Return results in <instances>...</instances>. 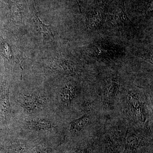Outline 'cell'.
<instances>
[{"mask_svg":"<svg viewBox=\"0 0 153 153\" xmlns=\"http://www.w3.org/2000/svg\"><path fill=\"white\" fill-rule=\"evenodd\" d=\"M21 104L25 108L34 111L41 108L43 105L42 101L36 95H23L20 98Z\"/></svg>","mask_w":153,"mask_h":153,"instance_id":"1","label":"cell"},{"mask_svg":"<svg viewBox=\"0 0 153 153\" xmlns=\"http://www.w3.org/2000/svg\"><path fill=\"white\" fill-rule=\"evenodd\" d=\"M30 125L33 128L40 131H51L53 125L48 120L44 118H37L30 121Z\"/></svg>","mask_w":153,"mask_h":153,"instance_id":"2","label":"cell"},{"mask_svg":"<svg viewBox=\"0 0 153 153\" xmlns=\"http://www.w3.org/2000/svg\"><path fill=\"white\" fill-rule=\"evenodd\" d=\"M10 109L8 91H4L0 94V114L6 117L10 112Z\"/></svg>","mask_w":153,"mask_h":153,"instance_id":"3","label":"cell"},{"mask_svg":"<svg viewBox=\"0 0 153 153\" xmlns=\"http://www.w3.org/2000/svg\"><path fill=\"white\" fill-rule=\"evenodd\" d=\"M130 100L132 106L134 111L135 114L137 117L141 121H145L146 115L144 112L143 108L141 104L140 103L138 100L133 97H130Z\"/></svg>","mask_w":153,"mask_h":153,"instance_id":"4","label":"cell"},{"mask_svg":"<svg viewBox=\"0 0 153 153\" xmlns=\"http://www.w3.org/2000/svg\"><path fill=\"white\" fill-rule=\"evenodd\" d=\"M88 123V119L86 117L79 118L73 121L70 124V129L74 133L81 131Z\"/></svg>","mask_w":153,"mask_h":153,"instance_id":"5","label":"cell"},{"mask_svg":"<svg viewBox=\"0 0 153 153\" xmlns=\"http://www.w3.org/2000/svg\"><path fill=\"white\" fill-rule=\"evenodd\" d=\"M74 88L71 86L64 88L61 94V100L64 104L68 105L71 103L74 98Z\"/></svg>","mask_w":153,"mask_h":153,"instance_id":"6","label":"cell"},{"mask_svg":"<svg viewBox=\"0 0 153 153\" xmlns=\"http://www.w3.org/2000/svg\"><path fill=\"white\" fill-rule=\"evenodd\" d=\"M0 55L7 59L10 58L12 55L8 45L1 37H0Z\"/></svg>","mask_w":153,"mask_h":153,"instance_id":"7","label":"cell"},{"mask_svg":"<svg viewBox=\"0 0 153 153\" xmlns=\"http://www.w3.org/2000/svg\"><path fill=\"white\" fill-rule=\"evenodd\" d=\"M138 143V140L137 137L134 135L129 136L127 139V145L130 147H135L137 145Z\"/></svg>","mask_w":153,"mask_h":153,"instance_id":"8","label":"cell"},{"mask_svg":"<svg viewBox=\"0 0 153 153\" xmlns=\"http://www.w3.org/2000/svg\"><path fill=\"white\" fill-rule=\"evenodd\" d=\"M38 25H39V29L40 31L42 33H49V29H48L49 26L43 24L42 22L40 21L39 18H38Z\"/></svg>","mask_w":153,"mask_h":153,"instance_id":"9","label":"cell"}]
</instances>
